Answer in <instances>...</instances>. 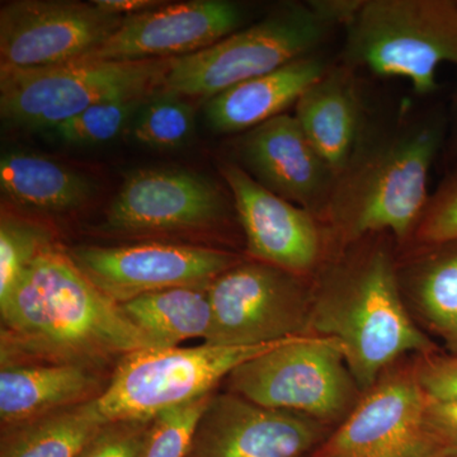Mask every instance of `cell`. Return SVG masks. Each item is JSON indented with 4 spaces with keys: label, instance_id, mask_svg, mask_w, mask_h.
Returning <instances> with one entry per match:
<instances>
[{
    "label": "cell",
    "instance_id": "cell-4",
    "mask_svg": "<svg viewBox=\"0 0 457 457\" xmlns=\"http://www.w3.org/2000/svg\"><path fill=\"white\" fill-rule=\"evenodd\" d=\"M337 25L324 0L282 5L207 49L170 59L162 89L179 97H215L237 84L312 55Z\"/></svg>",
    "mask_w": 457,
    "mask_h": 457
},
{
    "label": "cell",
    "instance_id": "cell-15",
    "mask_svg": "<svg viewBox=\"0 0 457 457\" xmlns=\"http://www.w3.org/2000/svg\"><path fill=\"white\" fill-rule=\"evenodd\" d=\"M225 198L212 180L179 170H139L123 180L110 204L107 228L144 234L212 227L224 218Z\"/></svg>",
    "mask_w": 457,
    "mask_h": 457
},
{
    "label": "cell",
    "instance_id": "cell-5",
    "mask_svg": "<svg viewBox=\"0 0 457 457\" xmlns=\"http://www.w3.org/2000/svg\"><path fill=\"white\" fill-rule=\"evenodd\" d=\"M347 29L348 57L420 96L438 89L442 64L457 68L455 0H362Z\"/></svg>",
    "mask_w": 457,
    "mask_h": 457
},
{
    "label": "cell",
    "instance_id": "cell-22",
    "mask_svg": "<svg viewBox=\"0 0 457 457\" xmlns=\"http://www.w3.org/2000/svg\"><path fill=\"white\" fill-rule=\"evenodd\" d=\"M210 285L183 286L141 295L120 303V308L145 336L152 348L179 347L188 339L204 341L212 323Z\"/></svg>",
    "mask_w": 457,
    "mask_h": 457
},
{
    "label": "cell",
    "instance_id": "cell-10",
    "mask_svg": "<svg viewBox=\"0 0 457 457\" xmlns=\"http://www.w3.org/2000/svg\"><path fill=\"white\" fill-rule=\"evenodd\" d=\"M311 457H449L426 423L414 369L380 378Z\"/></svg>",
    "mask_w": 457,
    "mask_h": 457
},
{
    "label": "cell",
    "instance_id": "cell-27",
    "mask_svg": "<svg viewBox=\"0 0 457 457\" xmlns=\"http://www.w3.org/2000/svg\"><path fill=\"white\" fill-rule=\"evenodd\" d=\"M212 393L165 409L153 418L141 457H186Z\"/></svg>",
    "mask_w": 457,
    "mask_h": 457
},
{
    "label": "cell",
    "instance_id": "cell-24",
    "mask_svg": "<svg viewBox=\"0 0 457 457\" xmlns=\"http://www.w3.org/2000/svg\"><path fill=\"white\" fill-rule=\"evenodd\" d=\"M425 252L409 269L418 311L427 326L457 348V239L423 245Z\"/></svg>",
    "mask_w": 457,
    "mask_h": 457
},
{
    "label": "cell",
    "instance_id": "cell-26",
    "mask_svg": "<svg viewBox=\"0 0 457 457\" xmlns=\"http://www.w3.org/2000/svg\"><path fill=\"white\" fill-rule=\"evenodd\" d=\"M51 245L49 233L35 222L2 213L0 221V300L5 299L26 270Z\"/></svg>",
    "mask_w": 457,
    "mask_h": 457
},
{
    "label": "cell",
    "instance_id": "cell-7",
    "mask_svg": "<svg viewBox=\"0 0 457 457\" xmlns=\"http://www.w3.org/2000/svg\"><path fill=\"white\" fill-rule=\"evenodd\" d=\"M285 341L132 352L123 357L96 404L107 423L152 420L165 409L212 394L234 370Z\"/></svg>",
    "mask_w": 457,
    "mask_h": 457
},
{
    "label": "cell",
    "instance_id": "cell-8",
    "mask_svg": "<svg viewBox=\"0 0 457 457\" xmlns=\"http://www.w3.org/2000/svg\"><path fill=\"white\" fill-rule=\"evenodd\" d=\"M231 393L261 407L329 422L354 408L356 381L345 347L330 337L299 336L246 361L228 375Z\"/></svg>",
    "mask_w": 457,
    "mask_h": 457
},
{
    "label": "cell",
    "instance_id": "cell-34",
    "mask_svg": "<svg viewBox=\"0 0 457 457\" xmlns=\"http://www.w3.org/2000/svg\"><path fill=\"white\" fill-rule=\"evenodd\" d=\"M450 150L457 158V89L453 99V126H451Z\"/></svg>",
    "mask_w": 457,
    "mask_h": 457
},
{
    "label": "cell",
    "instance_id": "cell-1",
    "mask_svg": "<svg viewBox=\"0 0 457 457\" xmlns=\"http://www.w3.org/2000/svg\"><path fill=\"white\" fill-rule=\"evenodd\" d=\"M2 365L17 357L88 365L152 348L145 336L53 245L37 255L5 299Z\"/></svg>",
    "mask_w": 457,
    "mask_h": 457
},
{
    "label": "cell",
    "instance_id": "cell-19",
    "mask_svg": "<svg viewBox=\"0 0 457 457\" xmlns=\"http://www.w3.org/2000/svg\"><path fill=\"white\" fill-rule=\"evenodd\" d=\"M93 369L80 363H11L0 372V418L18 427L101 395Z\"/></svg>",
    "mask_w": 457,
    "mask_h": 457
},
{
    "label": "cell",
    "instance_id": "cell-18",
    "mask_svg": "<svg viewBox=\"0 0 457 457\" xmlns=\"http://www.w3.org/2000/svg\"><path fill=\"white\" fill-rule=\"evenodd\" d=\"M328 71L320 57H299L276 71L237 84L207 99L204 119L218 134L249 131L296 106Z\"/></svg>",
    "mask_w": 457,
    "mask_h": 457
},
{
    "label": "cell",
    "instance_id": "cell-31",
    "mask_svg": "<svg viewBox=\"0 0 457 457\" xmlns=\"http://www.w3.org/2000/svg\"><path fill=\"white\" fill-rule=\"evenodd\" d=\"M413 369L427 398L435 402H457V353L423 354Z\"/></svg>",
    "mask_w": 457,
    "mask_h": 457
},
{
    "label": "cell",
    "instance_id": "cell-25",
    "mask_svg": "<svg viewBox=\"0 0 457 457\" xmlns=\"http://www.w3.org/2000/svg\"><path fill=\"white\" fill-rule=\"evenodd\" d=\"M195 131V112L179 96L162 93L141 106L132 123V139L155 150L186 145Z\"/></svg>",
    "mask_w": 457,
    "mask_h": 457
},
{
    "label": "cell",
    "instance_id": "cell-12",
    "mask_svg": "<svg viewBox=\"0 0 457 457\" xmlns=\"http://www.w3.org/2000/svg\"><path fill=\"white\" fill-rule=\"evenodd\" d=\"M69 255L119 305L167 288L210 285L240 263L237 255L228 252L161 243L80 246Z\"/></svg>",
    "mask_w": 457,
    "mask_h": 457
},
{
    "label": "cell",
    "instance_id": "cell-9",
    "mask_svg": "<svg viewBox=\"0 0 457 457\" xmlns=\"http://www.w3.org/2000/svg\"><path fill=\"white\" fill-rule=\"evenodd\" d=\"M207 345H261L305 336L312 291L303 276L263 262L237 263L209 286Z\"/></svg>",
    "mask_w": 457,
    "mask_h": 457
},
{
    "label": "cell",
    "instance_id": "cell-20",
    "mask_svg": "<svg viewBox=\"0 0 457 457\" xmlns=\"http://www.w3.org/2000/svg\"><path fill=\"white\" fill-rule=\"evenodd\" d=\"M295 119L336 177L360 152L362 110L351 74L328 71L296 104Z\"/></svg>",
    "mask_w": 457,
    "mask_h": 457
},
{
    "label": "cell",
    "instance_id": "cell-14",
    "mask_svg": "<svg viewBox=\"0 0 457 457\" xmlns=\"http://www.w3.org/2000/svg\"><path fill=\"white\" fill-rule=\"evenodd\" d=\"M323 425L303 414L254 404L234 393L212 395L195 436V457H303Z\"/></svg>",
    "mask_w": 457,
    "mask_h": 457
},
{
    "label": "cell",
    "instance_id": "cell-30",
    "mask_svg": "<svg viewBox=\"0 0 457 457\" xmlns=\"http://www.w3.org/2000/svg\"><path fill=\"white\" fill-rule=\"evenodd\" d=\"M152 420L108 423L79 457H141Z\"/></svg>",
    "mask_w": 457,
    "mask_h": 457
},
{
    "label": "cell",
    "instance_id": "cell-16",
    "mask_svg": "<svg viewBox=\"0 0 457 457\" xmlns=\"http://www.w3.org/2000/svg\"><path fill=\"white\" fill-rule=\"evenodd\" d=\"M221 174L233 194L249 253L300 276L314 270L323 253L314 212L264 188L239 165H221Z\"/></svg>",
    "mask_w": 457,
    "mask_h": 457
},
{
    "label": "cell",
    "instance_id": "cell-23",
    "mask_svg": "<svg viewBox=\"0 0 457 457\" xmlns=\"http://www.w3.org/2000/svg\"><path fill=\"white\" fill-rule=\"evenodd\" d=\"M107 425L93 399L13 427L0 457H79Z\"/></svg>",
    "mask_w": 457,
    "mask_h": 457
},
{
    "label": "cell",
    "instance_id": "cell-32",
    "mask_svg": "<svg viewBox=\"0 0 457 457\" xmlns=\"http://www.w3.org/2000/svg\"><path fill=\"white\" fill-rule=\"evenodd\" d=\"M426 423L449 457H457V402L427 400Z\"/></svg>",
    "mask_w": 457,
    "mask_h": 457
},
{
    "label": "cell",
    "instance_id": "cell-33",
    "mask_svg": "<svg viewBox=\"0 0 457 457\" xmlns=\"http://www.w3.org/2000/svg\"><path fill=\"white\" fill-rule=\"evenodd\" d=\"M93 3L108 13L128 17L161 7L165 2L161 0H93Z\"/></svg>",
    "mask_w": 457,
    "mask_h": 457
},
{
    "label": "cell",
    "instance_id": "cell-11",
    "mask_svg": "<svg viewBox=\"0 0 457 457\" xmlns=\"http://www.w3.org/2000/svg\"><path fill=\"white\" fill-rule=\"evenodd\" d=\"M123 18L95 3L12 0L0 8V68L33 69L86 59Z\"/></svg>",
    "mask_w": 457,
    "mask_h": 457
},
{
    "label": "cell",
    "instance_id": "cell-28",
    "mask_svg": "<svg viewBox=\"0 0 457 457\" xmlns=\"http://www.w3.org/2000/svg\"><path fill=\"white\" fill-rule=\"evenodd\" d=\"M144 99L126 98L102 102L60 123L54 132L69 145H97L121 134L131 117L143 106Z\"/></svg>",
    "mask_w": 457,
    "mask_h": 457
},
{
    "label": "cell",
    "instance_id": "cell-3",
    "mask_svg": "<svg viewBox=\"0 0 457 457\" xmlns=\"http://www.w3.org/2000/svg\"><path fill=\"white\" fill-rule=\"evenodd\" d=\"M445 140L441 121L420 123L366 153L337 177L323 212L347 242L389 231L403 242L428 204V176Z\"/></svg>",
    "mask_w": 457,
    "mask_h": 457
},
{
    "label": "cell",
    "instance_id": "cell-29",
    "mask_svg": "<svg viewBox=\"0 0 457 457\" xmlns=\"http://www.w3.org/2000/svg\"><path fill=\"white\" fill-rule=\"evenodd\" d=\"M416 239L422 245L457 239V165L429 197L416 228Z\"/></svg>",
    "mask_w": 457,
    "mask_h": 457
},
{
    "label": "cell",
    "instance_id": "cell-2",
    "mask_svg": "<svg viewBox=\"0 0 457 457\" xmlns=\"http://www.w3.org/2000/svg\"><path fill=\"white\" fill-rule=\"evenodd\" d=\"M309 329L342 343L360 392L403 354L438 352L409 317L395 261L384 245L360 249L328 270L312 291Z\"/></svg>",
    "mask_w": 457,
    "mask_h": 457
},
{
    "label": "cell",
    "instance_id": "cell-35",
    "mask_svg": "<svg viewBox=\"0 0 457 457\" xmlns=\"http://www.w3.org/2000/svg\"><path fill=\"white\" fill-rule=\"evenodd\" d=\"M451 352H453V353H457V348H456V350H453V351H451Z\"/></svg>",
    "mask_w": 457,
    "mask_h": 457
},
{
    "label": "cell",
    "instance_id": "cell-13",
    "mask_svg": "<svg viewBox=\"0 0 457 457\" xmlns=\"http://www.w3.org/2000/svg\"><path fill=\"white\" fill-rule=\"evenodd\" d=\"M242 7L228 0H187L123 18L121 26L83 60L137 62L174 59L212 46L243 22Z\"/></svg>",
    "mask_w": 457,
    "mask_h": 457
},
{
    "label": "cell",
    "instance_id": "cell-17",
    "mask_svg": "<svg viewBox=\"0 0 457 457\" xmlns=\"http://www.w3.org/2000/svg\"><path fill=\"white\" fill-rule=\"evenodd\" d=\"M239 147L242 161L264 188L314 213L323 212L337 177L295 116L279 114L246 131Z\"/></svg>",
    "mask_w": 457,
    "mask_h": 457
},
{
    "label": "cell",
    "instance_id": "cell-6",
    "mask_svg": "<svg viewBox=\"0 0 457 457\" xmlns=\"http://www.w3.org/2000/svg\"><path fill=\"white\" fill-rule=\"evenodd\" d=\"M170 62L77 60L42 68H0V116L14 129L54 130L102 102L149 97L163 87Z\"/></svg>",
    "mask_w": 457,
    "mask_h": 457
},
{
    "label": "cell",
    "instance_id": "cell-21",
    "mask_svg": "<svg viewBox=\"0 0 457 457\" xmlns=\"http://www.w3.org/2000/svg\"><path fill=\"white\" fill-rule=\"evenodd\" d=\"M0 187L12 203L44 213L74 212L88 203L96 189L79 171L25 150L2 155Z\"/></svg>",
    "mask_w": 457,
    "mask_h": 457
}]
</instances>
